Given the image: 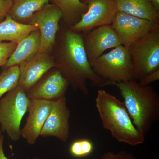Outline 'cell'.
Returning <instances> with one entry per match:
<instances>
[{"instance_id":"1","label":"cell","mask_w":159,"mask_h":159,"mask_svg":"<svg viewBox=\"0 0 159 159\" xmlns=\"http://www.w3.org/2000/svg\"><path fill=\"white\" fill-rule=\"evenodd\" d=\"M51 54L55 68L68 81L74 90L88 96V80L98 87L113 85L93 71L84 50L82 34L73 31L61 21Z\"/></svg>"},{"instance_id":"2","label":"cell","mask_w":159,"mask_h":159,"mask_svg":"<svg viewBox=\"0 0 159 159\" xmlns=\"http://www.w3.org/2000/svg\"><path fill=\"white\" fill-rule=\"evenodd\" d=\"M95 104L103 128L118 142L133 146L144 143L145 136L134 125L124 102L101 89L97 91Z\"/></svg>"},{"instance_id":"3","label":"cell","mask_w":159,"mask_h":159,"mask_svg":"<svg viewBox=\"0 0 159 159\" xmlns=\"http://www.w3.org/2000/svg\"><path fill=\"white\" fill-rule=\"evenodd\" d=\"M134 125L144 135L159 119V96L152 86H142L136 80L116 83Z\"/></svg>"},{"instance_id":"4","label":"cell","mask_w":159,"mask_h":159,"mask_svg":"<svg viewBox=\"0 0 159 159\" xmlns=\"http://www.w3.org/2000/svg\"><path fill=\"white\" fill-rule=\"evenodd\" d=\"M132 77L140 80L159 69V26L128 48Z\"/></svg>"},{"instance_id":"5","label":"cell","mask_w":159,"mask_h":159,"mask_svg":"<svg viewBox=\"0 0 159 159\" xmlns=\"http://www.w3.org/2000/svg\"><path fill=\"white\" fill-rule=\"evenodd\" d=\"M29 100L19 85L0 99V127L13 142L20 138L21 123L28 112Z\"/></svg>"},{"instance_id":"6","label":"cell","mask_w":159,"mask_h":159,"mask_svg":"<svg viewBox=\"0 0 159 159\" xmlns=\"http://www.w3.org/2000/svg\"><path fill=\"white\" fill-rule=\"evenodd\" d=\"M97 75L113 84L132 80L128 48L120 45L90 63Z\"/></svg>"},{"instance_id":"7","label":"cell","mask_w":159,"mask_h":159,"mask_svg":"<svg viewBox=\"0 0 159 159\" xmlns=\"http://www.w3.org/2000/svg\"><path fill=\"white\" fill-rule=\"evenodd\" d=\"M88 6L81 20L70 27L78 33H85L104 25H111L116 14V0H80Z\"/></svg>"},{"instance_id":"8","label":"cell","mask_w":159,"mask_h":159,"mask_svg":"<svg viewBox=\"0 0 159 159\" xmlns=\"http://www.w3.org/2000/svg\"><path fill=\"white\" fill-rule=\"evenodd\" d=\"M62 17L59 8L48 3L29 19L27 25L37 26L40 32L41 43L39 53L51 54Z\"/></svg>"},{"instance_id":"9","label":"cell","mask_w":159,"mask_h":159,"mask_svg":"<svg viewBox=\"0 0 159 159\" xmlns=\"http://www.w3.org/2000/svg\"><path fill=\"white\" fill-rule=\"evenodd\" d=\"M111 25L119 36L121 45L126 48L159 26L157 23L119 11Z\"/></svg>"},{"instance_id":"10","label":"cell","mask_w":159,"mask_h":159,"mask_svg":"<svg viewBox=\"0 0 159 159\" xmlns=\"http://www.w3.org/2000/svg\"><path fill=\"white\" fill-rule=\"evenodd\" d=\"M70 84L57 68L50 69L28 91L29 99L53 101L65 97Z\"/></svg>"},{"instance_id":"11","label":"cell","mask_w":159,"mask_h":159,"mask_svg":"<svg viewBox=\"0 0 159 159\" xmlns=\"http://www.w3.org/2000/svg\"><path fill=\"white\" fill-rule=\"evenodd\" d=\"M81 34L89 63L101 56L107 49L121 45L119 36L111 25L100 26Z\"/></svg>"},{"instance_id":"12","label":"cell","mask_w":159,"mask_h":159,"mask_svg":"<svg viewBox=\"0 0 159 159\" xmlns=\"http://www.w3.org/2000/svg\"><path fill=\"white\" fill-rule=\"evenodd\" d=\"M70 116L66 96L53 101L40 136L54 137L61 142H66L70 137Z\"/></svg>"},{"instance_id":"13","label":"cell","mask_w":159,"mask_h":159,"mask_svg":"<svg viewBox=\"0 0 159 159\" xmlns=\"http://www.w3.org/2000/svg\"><path fill=\"white\" fill-rule=\"evenodd\" d=\"M52 102L29 99V115L25 125L20 130L21 137L28 144L33 145L40 136L41 131L51 111Z\"/></svg>"},{"instance_id":"14","label":"cell","mask_w":159,"mask_h":159,"mask_svg":"<svg viewBox=\"0 0 159 159\" xmlns=\"http://www.w3.org/2000/svg\"><path fill=\"white\" fill-rule=\"evenodd\" d=\"M19 66L18 85L27 93L44 74L55 67V64L51 53H39L28 62Z\"/></svg>"},{"instance_id":"15","label":"cell","mask_w":159,"mask_h":159,"mask_svg":"<svg viewBox=\"0 0 159 159\" xmlns=\"http://www.w3.org/2000/svg\"><path fill=\"white\" fill-rule=\"evenodd\" d=\"M41 36L39 29L32 31L19 43L13 53L3 66L4 69L12 66H20L28 62L39 53Z\"/></svg>"},{"instance_id":"16","label":"cell","mask_w":159,"mask_h":159,"mask_svg":"<svg viewBox=\"0 0 159 159\" xmlns=\"http://www.w3.org/2000/svg\"><path fill=\"white\" fill-rule=\"evenodd\" d=\"M118 11L159 24V11L149 0H116Z\"/></svg>"},{"instance_id":"17","label":"cell","mask_w":159,"mask_h":159,"mask_svg":"<svg viewBox=\"0 0 159 159\" xmlns=\"http://www.w3.org/2000/svg\"><path fill=\"white\" fill-rule=\"evenodd\" d=\"M38 29L37 26L18 22L7 15L0 22V43L8 41L19 43L32 31Z\"/></svg>"},{"instance_id":"18","label":"cell","mask_w":159,"mask_h":159,"mask_svg":"<svg viewBox=\"0 0 159 159\" xmlns=\"http://www.w3.org/2000/svg\"><path fill=\"white\" fill-rule=\"evenodd\" d=\"M61 11V22L66 26L73 27L79 22L87 11L88 6L80 0H50Z\"/></svg>"},{"instance_id":"19","label":"cell","mask_w":159,"mask_h":159,"mask_svg":"<svg viewBox=\"0 0 159 159\" xmlns=\"http://www.w3.org/2000/svg\"><path fill=\"white\" fill-rule=\"evenodd\" d=\"M8 14L18 22L26 24L34 13L42 9L50 0H12Z\"/></svg>"},{"instance_id":"20","label":"cell","mask_w":159,"mask_h":159,"mask_svg":"<svg viewBox=\"0 0 159 159\" xmlns=\"http://www.w3.org/2000/svg\"><path fill=\"white\" fill-rule=\"evenodd\" d=\"M20 76L19 66L5 69L0 74V99L3 95L18 86Z\"/></svg>"},{"instance_id":"21","label":"cell","mask_w":159,"mask_h":159,"mask_svg":"<svg viewBox=\"0 0 159 159\" xmlns=\"http://www.w3.org/2000/svg\"><path fill=\"white\" fill-rule=\"evenodd\" d=\"M94 148L92 141L88 139H81L72 142L69 150L71 155L74 157L83 158L90 155Z\"/></svg>"},{"instance_id":"22","label":"cell","mask_w":159,"mask_h":159,"mask_svg":"<svg viewBox=\"0 0 159 159\" xmlns=\"http://www.w3.org/2000/svg\"><path fill=\"white\" fill-rule=\"evenodd\" d=\"M17 46V43L11 42L0 43V67L6 64Z\"/></svg>"},{"instance_id":"23","label":"cell","mask_w":159,"mask_h":159,"mask_svg":"<svg viewBox=\"0 0 159 159\" xmlns=\"http://www.w3.org/2000/svg\"><path fill=\"white\" fill-rule=\"evenodd\" d=\"M159 79V69L157 70L146 75L142 79L139 80V85L142 86L150 85L151 84L157 81Z\"/></svg>"},{"instance_id":"24","label":"cell","mask_w":159,"mask_h":159,"mask_svg":"<svg viewBox=\"0 0 159 159\" xmlns=\"http://www.w3.org/2000/svg\"><path fill=\"white\" fill-rule=\"evenodd\" d=\"M12 0H0V22L5 19L12 6Z\"/></svg>"},{"instance_id":"25","label":"cell","mask_w":159,"mask_h":159,"mask_svg":"<svg viewBox=\"0 0 159 159\" xmlns=\"http://www.w3.org/2000/svg\"><path fill=\"white\" fill-rule=\"evenodd\" d=\"M116 159H137L130 152L125 150H122L116 153Z\"/></svg>"},{"instance_id":"26","label":"cell","mask_w":159,"mask_h":159,"mask_svg":"<svg viewBox=\"0 0 159 159\" xmlns=\"http://www.w3.org/2000/svg\"><path fill=\"white\" fill-rule=\"evenodd\" d=\"M4 137H2L0 139V159H8L6 157L4 152V149H3V142H4ZM33 159H39L37 158H35Z\"/></svg>"},{"instance_id":"27","label":"cell","mask_w":159,"mask_h":159,"mask_svg":"<svg viewBox=\"0 0 159 159\" xmlns=\"http://www.w3.org/2000/svg\"><path fill=\"white\" fill-rule=\"evenodd\" d=\"M101 159H116V153L108 152L104 153L101 157Z\"/></svg>"},{"instance_id":"28","label":"cell","mask_w":159,"mask_h":159,"mask_svg":"<svg viewBox=\"0 0 159 159\" xmlns=\"http://www.w3.org/2000/svg\"><path fill=\"white\" fill-rule=\"evenodd\" d=\"M155 8L159 11V0H149Z\"/></svg>"},{"instance_id":"29","label":"cell","mask_w":159,"mask_h":159,"mask_svg":"<svg viewBox=\"0 0 159 159\" xmlns=\"http://www.w3.org/2000/svg\"><path fill=\"white\" fill-rule=\"evenodd\" d=\"M3 135L2 134V129H1V127H0V139H1V138H2V137L3 136Z\"/></svg>"}]
</instances>
